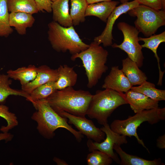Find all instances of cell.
Segmentation results:
<instances>
[{"label": "cell", "instance_id": "4fadbf2b", "mask_svg": "<svg viewBox=\"0 0 165 165\" xmlns=\"http://www.w3.org/2000/svg\"><path fill=\"white\" fill-rule=\"evenodd\" d=\"M123 95L135 113L145 110L159 108V101L152 100L145 95L130 90Z\"/></svg>", "mask_w": 165, "mask_h": 165}, {"label": "cell", "instance_id": "277c9868", "mask_svg": "<svg viewBox=\"0 0 165 165\" xmlns=\"http://www.w3.org/2000/svg\"><path fill=\"white\" fill-rule=\"evenodd\" d=\"M123 93L108 89L97 91L92 95L86 115L101 125L108 123V118L116 109L128 104Z\"/></svg>", "mask_w": 165, "mask_h": 165}, {"label": "cell", "instance_id": "603a6c76", "mask_svg": "<svg viewBox=\"0 0 165 165\" xmlns=\"http://www.w3.org/2000/svg\"><path fill=\"white\" fill-rule=\"evenodd\" d=\"M12 80L7 74H0V103H3L10 95L22 96L29 101L30 95L22 90L12 88L10 86Z\"/></svg>", "mask_w": 165, "mask_h": 165}, {"label": "cell", "instance_id": "d590c367", "mask_svg": "<svg viewBox=\"0 0 165 165\" xmlns=\"http://www.w3.org/2000/svg\"><path fill=\"white\" fill-rule=\"evenodd\" d=\"M112 0H86L88 4L103 2H109Z\"/></svg>", "mask_w": 165, "mask_h": 165}, {"label": "cell", "instance_id": "6da1fadb", "mask_svg": "<svg viewBox=\"0 0 165 165\" xmlns=\"http://www.w3.org/2000/svg\"><path fill=\"white\" fill-rule=\"evenodd\" d=\"M92 95L82 90L68 87L56 90L44 99L57 114L66 112L74 116L85 117Z\"/></svg>", "mask_w": 165, "mask_h": 165}, {"label": "cell", "instance_id": "4316f807", "mask_svg": "<svg viewBox=\"0 0 165 165\" xmlns=\"http://www.w3.org/2000/svg\"><path fill=\"white\" fill-rule=\"evenodd\" d=\"M7 0H0V37H7L13 32L10 25Z\"/></svg>", "mask_w": 165, "mask_h": 165}, {"label": "cell", "instance_id": "3957f363", "mask_svg": "<svg viewBox=\"0 0 165 165\" xmlns=\"http://www.w3.org/2000/svg\"><path fill=\"white\" fill-rule=\"evenodd\" d=\"M108 55L107 50L94 41L86 50L72 55V61L78 58L82 61L87 77L88 88H91L96 86L108 69L106 64Z\"/></svg>", "mask_w": 165, "mask_h": 165}, {"label": "cell", "instance_id": "f1b7e54d", "mask_svg": "<svg viewBox=\"0 0 165 165\" xmlns=\"http://www.w3.org/2000/svg\"><path fill=\"white\" fill-rule=\"evenodd\" d=\"M0 117L4 118L7 122L6 126H2L0 129L2 132H8L18 125V122L15 114L10 112L9 107L6 105H0Z\"/></svg>", "mask_w": 165, "mask_h": 165}, {"label": "cell", "instance_id": "cb8c5ba5", "mask_svg": "<svg viewBox=\"0 0 165 165\" xmlns=\"http://www.w3.org/2000/svg\"><path fill=\"white\" fill-rule=\"evenodd\" d=\"M130 90L141 93L156 101L165 100V90L156 88L154 84L147 81L138 86H132Z\"/></svg>", "mask_w": 165, "mask_h": 165}, {"label": "cell", "instance_id": "ac0fdd59", "mask_svg": "<svg viewBox=\"0 0 165 165\" xmlns=\"http://www.w3.org/2000/svg\"><path fill=\"white\" fill-rule=\"evenodd\" d=\"M32 15L24 12H10L9 21L11 27L15 28L20 35H25L27 29L32 27L35 22Z\"/></svg>", "mask_w": 165, "mask_h": 165}, {"label": "cell", "instance_id": "9c48e42d", "mask_svg": "<svg viewBox=\"0 0 165 165\" xmlns=\"http://www.w3.org/2000/svg\"><path fill=\"white\" fill-rule=\"evenodd\" d=\"M106 135V138L102 142H93L88 139L86 144L89 151L91 152L97 150L107 154L113 160L118 164L120 163V160L113 151V146L115 144L121 145L127 143L126 136L119 134L113 131L110 126L106 123L103 125L100 128Z\"/></svg>", "mask_w": 165, "mask_h": 165}, {"label": "cell", "instance_id": "2e32d148", "mask_svg": "<svg viewBox=\"0 0 165 165\" xmlns=\"http://www.w3.org/2000/svg\"><path fill=\"white\" fill-rule=\"evenodd\" d=\"M121 69L133 86L140 85L147 81V77L138 66L135 62L128 57L122 61Z\"/></svg>", "mask_w": 165, "mask_h": 165}, {"label": "cell", "instance_id": "d4e9b609", "mask_svg": "<svg viewBox=\"0 0 165 165\" xmlns=\"http://www.w3.org/2000/svg\"><path fill=\"white\" fill-rule=\"evenodd\" d=\"M9 12H24L31 14L38 11L34 0H7Z\"/></svg>", "mask_w": 165, "mask_h": 165}, {"label": "cell", "instance_id": "e575fe53", "mask_svg": "<svg viewBox=\"0 0 165 165\" xmlns=\"http://www.w3.org/2000/svg\"><path fill=\"white\" fill-rule=\"evenodd\" d=\"M58 165H68V164L65 161L56 157H54L53 159Z\"/></svg>", "mask_w": 165, "mask_h": 165}, {"label": "cell", "instance_id": "4dcf8cb0", "mask_svg": "<svg viewBox=\"0 0 165 165\" xmlns=\"http://www.w3.org/2000/svg\"><path fill=\"white\" fill-rule=\"evenodd\" d=\"M140 4L152 8L165 10V0H137Z\"/></svg>", "mask_w": 165, "mask_h": 165}, {"label": "cell", "instance_id": "30bf717a", "mask_svg": "<svg viewBox=\"0 0 165 165\" xmlns=\"http://www.w3.org/2000/svg\"><path fill=\"white\" fill-rule=\"evenodd\" d=\"M139 4L137 0H134L122 3L116 6L108 18L104 30L100 35L94 38V41L99 45L102 43L104 47L111 46L113 40L112 31L116 20L121 15L127 13Z\"/></svg>", "mask_w": 165, "mask_h": 165}, {"label": "cell", "instance_id": "8992f818", "mask_svg": "<svg viewBox=\"0 0 165 165\" xmlns=\"http://www.w3.org/2000/svg\"><path fill=\"white\" fill-rule=\"evenodd\" d=\"M165 119V108H159L145 110L137 113L134 115L130 116L124 120L116 119L111 124L110 127L114 132L122 135L135 137L138 142L149 152L142 140L137 133V129L143 123L148 122L151 125L156 124Z\"/></svg>", "mask_w": 165, "mask_h": 165}, {"label": "cell", "instance_id": "7402d4cb", "mask_svg": "<svg viewBox=\"0 0 165 165\" xmlns=\"http://www.w3.org/2000/svg\"><path fill=\"white\" fill-rule=\"evenodd\" d=\"M37 68L34 65H30L15 70H9L7 71V74L10 78L19 81L23 86L35 79L37 74Z\"/></svg>", "mask_w": 165, "mask_h": 165}, {"label": "cell", "instance_id": "e0dca14e", "mask_svg": "<svg viewBox=\"0 0 165 165\" xmlns=\"http://www.w3.org/2000/svg\"><path fill=\"white\" fill-rule=\"evenodd\" d=\"M69 0H56L52 5L53 19L61 25L65 27L73 26L69 12Z\"/></svg>", "mask_w": 165, "mask_h": 165}, {"label": "cell", "instance_id": "ba28073f", "mask_svg": "<svg viewBox=\"0 0 165 165\" xmlns=\"http://www.w3.org/2000/svg\"><path fill=\"white\" fill-rule=\"evenodd\" d=\"M117 25L123 34V40L121 44L114 43L112 46L124 51L129 58L135 62L139 68L141 67L144 57L142 51V48L139 43L138 35L139 32L135 27L125 22H119Z\"/></svg>", "mask_w": 165, "mask_h": 165}, {"label": "cell", "instance_id": "44dd1931", "mask_svg": "<svg viewBox=\"0 0 165 165\" xmlns=\"http://www.w3.org/2000/svg\"><path fill=\"white\" fill-rule=\"evenodd\" d=\"M120 145L115 144L113 150L119 155L120 158L119 164L122 165H164L160 159L149 160L138 156L127 153L123 151Z\"/></svg>", "mask_w": 165, "mask_h": 165}, {"label": "cell", "instance_id": "d6986e66", "mask_svg": "<svg viewBox=\"0 0 165 165\" xmlns=\"http://www.w3.org/2000/svg\"><path fill=\"white\" fill-rule=\"evenodd\" d=\"M58 76L55 82L57 90L73 87L76 83L78 75L74 69L66 64L60 65L57 69Z\"/></svg>", "mask_w": 165, "mask_h": 165}, {"label": "cell", "instance_id": "d6a6232c", "mask_svg": "<svg viewBox=\"0 0 165 165\" xmlns=\"http://www.w3.org/2000/svg\"><path fill=\"white\" fill-rule=\"evenodd\" d=\"M157 147L161 149L165 148V134L159 136L156 141Z\"/></svg>", "mask_w": 165, "mask_h": 165}, {"label": "cell", "instance_id": "ffe728a7", "mask_svg": "<svg viewBox=\"0 0 165 165\" xmlns=\"http://www.w3.org/2000/svg\"><path fill=\"white\" fill-rule=\"evenodd\" d=\"M139 41H143L144 42L143 44L141 45L142 48H146L150 50L154 54L157 60L159 70V79L157 84L161 85L164 71L162 72L161 70L160 59L157 54V49L160 43L165 42V31L159 34H154L146 38L139 37Z\"/></svg>", "mask_w": 165, "mask_h": 165}, {"label": "cell", "instance_id": "8fae6325", "mask_svg": "<svg viewBox=\"0 0 165 165\" xmlns=\"http://www.w3.org/2000/svg\"><path fill=\"white\" fill-rule=\"evenodd\" d=\"M60 115L68 119V123L72 124L83 135L88 139L100 142L105 139V134L101 129L97 127L93 122L82 117L73 115L66 112H61Z\"/></svg>", "mask_w": 165, "mask_h": 165}, {"label": "cell", "instance_id": "52a82bcc", "mask_svg": "<svg viewBox=\"0 0 165 165\" xmlns=\"http://www.w3.org/2000/svg\"><path fill=\"white\" fill-rule=\"evenodd\" d=\"M127 13L130 16L137 17L135 27L145 37L154 34L159 28L165 25V10L139 4Z\"/></svg>", "mask_w": 165, "mask_h": 165}, {"label": "cell", "instance_id": "1f68e13d", "mask_svg": "<svg viewBox=\"0 0 165 165\" xmlns=\"http://www.w3.org/2000/svg\"><path fill=\"white\" fill-rule=\"evenodd\" d=\"M38 12L48 13L52 12V5L53 2L50 0H34Z\"/></svg>", "mask_w": 165, "mask_h": 165}, {"label": "cell", "instance_id": "7a4b0ae2", "mask_svg": "<svg viewBox=\"0 0 165 165\" xmlns=\"http://www.w3.org/2000/svg\"><path fill=\"white\" fill-rule=\"evenodd\" d=\"M31 103L36 111L33 113L31 118L36 122L37 129L43 137L48 139H52L55 135V131L61 128L73 134L78 142L81 141L83 135L73 129L68 124L67 119L57 114L44 99Z\"/></svg>", "mask_w": 165, "mask_h": 165}, {"label": "cell", "instance_id": "f546056e", "mask_svg": "<svg viewBox=\"0 0 165 165\" xmlns=\"http://www.w3.org/2000/svg\"><path fill=\"white\" fill-rule=\"evenodd\" d=\"M112 161L113 159L108 155L97 150L91 151L86 158L88 165H109Z\"/></svg>", "mask_w": 165, "mask_h": 165}, {"label": "cell", "instance_id": "9a60e30c", "mask_svg": "<svg viewBox=\"0 0 165 165\" xmlns=\"http://www.w3.org/2000/svg\"><path fill=\"white\" fill-rule=\"evenodd\" d=\"M119 2L116 1L103 2L88 4L85 16H94L106 23L108 18Z\"/></svg>", "mask_w": 165, "mask_h": 165}, {"label": "cell", "instance_id": "74e56055", "mask_svg": "<svg viewBox=\"0 0 165 165\" xmlns=\"http://www.w3.org/2000/svg\"><path fill=\"white\" fill-rule=\"evenodd\" d=\"M51 1H52V2H54V1H55V0H50Z\"/></svg>", "mask_w": 165, "mask_h": 165}, {"label": "cell", "instance_id": "836d02e7", "mask_svg": "<svg viewBox=\"0 0 165 165\" xmlns=\"http://www.w3.org/2000/svg\"><path fill=\"white\" fill-rule=\"evenodd\" d=\"M13 135L8 132H2L0 133V141L5 140L6 142H8L12 140Z\"/></svg>", "mask_w": 165, "mask_h": 165}, {"label": "cell", "instance_id": "5b68a950", "mask_svg": "<svg viewBox=\"0 0 165 165\" xmlns=\"http://www.w3.org/2000/svg\"><path fill=\"white\" fill-rule=\"evenodd\" d=\"M48 38L52 48L58 52L69 51L73 55L89 46L79 37L73 26L64 27L53 21L48 25Z\"/></svg>", "mask_w": 165, "mask_h": 165}, {"label": "cell", "instance_id": "83f0119b", "mask_svg": "<svg viewBox=\"0 0 165 165\" xmlns=\"http://www.w3.org/2000/svg\"><path fill=\"white\" fill-rule=\"evenodd\" d=\"M55 82L46 83L34 89L30 94L29 101L32 103L38 100L45 99L57 90Z\"/></svg>", "mask_w": 165, "mask_h": 165}, {"label": "cell", "instance_id": "8d00e7d4", "mask_svg": "<svg viewBox=\"0 0 165 165\" xmlns=\"http://www.w3.org/2000/svg\"><path fill=\"white\" fill-rule=\"evenodd\" d=\"M119 0L122 3H123L126 2H128L129 0Z\"/></svg>", "mask_w": 165, "mask_h": 165}, {"label": "cell", "instance_id": "7c38bea8", "mask_svg": "<svg viewBox=\"0 0 165 165\" xmlns=\"http://www.w3.org/2000/svg\"><path fill=\"white\" fill-rule=\"evenodd\" d=\"M133 86L118 66L112 67L109 74L106 77L102 87L110 89L119 93H126Z\"/></svg>", "mask_w": 165, "mask_h": 165}, {"label": "cell", "instance_id": "5bb4252c", "mask_svg": "<svg viewBox=\"0 0 165 165\" xmlns=\"http://www.w3.org/2000/svg\"><path fill=\"white\" fill-rule=\"evenodd\" d=\"M58 76L57 69L51 68L46 65H42L37 68L35 79L27 84L21 86V90L30 95L35 89L51 82H56Z\"/></svg>", "mask_w": 165, "mask_h": 165}, {"label": "cell", "instance_id": "484cf974", "mask_svg": "<svg viewBox=\"0 0 165 165\" xmlns=\"http://www.w3.org/2000/svg\"><path fill=\"white\" fill-rule=\"evenodd\" d=\"M70 15L73 26L78 25L85 20V13L88 5L86 0H70Z\"/></svg>", "mask_w": 165, "mask_h": 165}]
</instances>
